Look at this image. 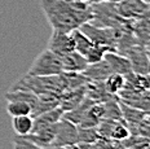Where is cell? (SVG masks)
Wrapping results in <instances>:
<instances>
[{
    "instance_id": "6da1fadb",
    "label": "cell",
    "mask_w": 150,
    "mask_h": 149,
    "mask_svg": "<svg viewBox=\"0 0 150 149\" xmlns=\"http://www.w3.org/2000/svg\"><path fill=\"white\" fill-rule=\"evenodd\" d=\"M43 13L53 30L71 33L93 17L89 3L73 0H42Z\"/></svg>"
},
{
    "instance_id": "7a4b0ae2",
    "label": "cell",
    "mask_w": 150,
    "mask_h": 149,
    "mask_svg": "<svg viewBox=\"0 0 150 149\" xmlns=\"http://www.w3.org/2000/svg\"><path fill=\"white\" fill-rule=\"evenodd\" d=\"M79 30L83 34H86L87 38H88L93 44L102 45V47H108L111 51L117 52V44L118 40H119L120 35L123 33L119 30L110 29V27H100L96 25L86 22L79 27Z\"/></svg>"
},
{
    "instance_id": "3957f363",
    "label": "cell",
    "mask_w": 150,
    "mask_h": 149,
    "mask_svg": "<svg viewBox=\"0 0 150 149\" xmlns=\"http://www.w3.org/2000/svg\"><path fill=\"white\" fill-rule=\"evenodd\" d=\"M64 73L62 71L61 58L54 55L52 51L45 48L38 57L34 60L30 66L27 75L31 77H52Z\"/></svg>"
},
{
    "instance_id": "277c9868",
    "label": "cell",
    "mask_w": 150,
    "mask_h": 149,
    "mask_svg": "<svg viewBox=\"0 0 150 149\" xmlns=\"http://www.w3.org/2000/svg\"><path fill=\"white\" fill-rule=\"evenodd\" d=\"M79 143L78 138V126L69 122L65 118H61L56 125V133L51 148H65L75 145Z\"/></svg>"
},
{
    "instance_id": "5b68a950",
    "label": "cell",
    "mask_w": 150,
    "mask_h": 149,
    "mask_svg": "<svg viewBox=\"0 0 150 149\" xmlns=\"http://www.w3.org/2000/svg\"><path fill=\"white\" fill-rule=\"evenodd\" d=\"M120 55L126 56L129 60L133 73L141 74V75H148L149 74V55L146 45H132V47L124 49Z\"/></svg>"
},
{
    "instance_id": "8992f818",
    "label": "cell",
    "mask_w": 150,
    "mask_h": 149,
    "mask_svg": "<svg viewBox=\"0 0 150 149\" xmlns=\"http://www.w3.org/2000/svg\"><path fill=\"white\" fill-rule=\"evenodd\" d=\"M101 139L110 141H123L129 138V131L124 121H102L96 127Z\"/></svg>"
},
{
    "instance_id": "52a82bcc",
    "label": "cell",
    "mask_w": 150,
    "mask_h": 149,
    "mask_svg": "<svg viewBox=\"0 0 150 149\" xmlns=\"http://www.w3.org/2000/svg\"><path fill=\"white\" fill-rule=\"evenodd\" d=\"M117 13L124 20H139L149 14V3L144 0H119L115 3Z\"/></svg>"
},
{
    "instance_id": "ba28073f",
    "label": "cell",
    "mask_w": 150,
    "mask_h": 149,
    "mask_svg": "<svg viewBox=\"0 0 150 149\" xmlns=\"http://www.w3.org/2000/svg\"><path fill=\"white\" fill-rule=\"evenodd\" d=\"M47 48H48L49 51H52L54 55H57L58 57L75 51L71 34L58 31V30H53L52 31L51 39H49Z\"/></svg>"
},
{
    "instance_id": "9c48e42d",
    "label": "cell",
    "mask_w": 150,
    "mask_h": 149,
    "mask_svg": "<svg viewBox=\"0 0 150 149\" xmlns=\"http://www.w3.org/2000/svg\"><path fill=\"white\" fill-rule=\"evenodd\" d=\"M84 86L79 87V88L66 91L60 96L58 108H60L64 113L65 111H70V110L75 109V108L86 99V88H84Z\"/></svg>"
},
{
    "instance_id": "30bf717a",
    "label": "cell",
    "mask_w": 150,
    "mask_h": 149,
    "mask_svg": "<svg viewBox=\"0 0 150 149\" xmlns=\"http://www.w3.org/2000/svg\"><path fill=\"white\" fill-rule=\"evenodd\" d=\"M104 58L108 62L111 73L120 74V75H127L129 73H133L129 60L126 56L118 53V52H108L104 56Z\"/></svg>"
},
{
    "instance_id": "8fae6325",
    "label": "cell",
    "mask_w": 150,
    "mask_h": 149,
    "mask_svg": "<svg viewBox=\"0 0 150 149\" xmlns=\"http://www.w3.org/2000/svg\"><path fill=\"white\" fill-rule=\"evenodd\" d=\"M60 58L62 64V71L65 73H83L86 67L88 66L87 60L76 51L61 56Z\"/></svg>"
},
{
    "instance_id": "7c38bea8",
    "label": "cell",
    "mask_w": 150,
    "mask_h": 149,
    "mask_svg": "<svg viewBox=\"0 0 150 149\" xmlns=\"http://www.w3.org/2000/svg\"><path fill=\"white\" fill-rule=\"evenodd\" d=\"M84 88H86V97L91 99V100H93L95 102H105V101H109V100L118 97V96L110 95L106 91L104 82H93V80H89V82L86 83Z\"/></svg>"
},
{
    "instance_id": "4fadbf2b",
    "label": "cell",
    "mask_w": 150,
    "mask_h": 149,
    "mask_svg": "<svg viewBox=\"0 0 150 149\" xmlns=\"http://www.w3.org/2000/svg\"><path fill=\"white\" fill-rule=\"evenodd\" d=\"M62 114H64V111L57 106L52 110H48V111H45V113H42V114H39V116L34 117V126H33L31 133L38 132V131H40V130L47 128V127H49V126L56 125L62 118Z\"/></svg>"
},
{
    "instance_id": "5bb4252c",
    "label": "cell",
    "mask_w": 150,
    "mask_h": 149,
    "mask_svg": "<svg viewBox=\"0 0 150 149\" xmlns=\"http://www.w3.org/2000/svg\"><path fill=\"white\" fill-rule=\"evenodd\" d=\"M82 74L88 80H93V82H104V80L112 73H111L110 67H109L108 62L105 61V58H102V60L98 61V62L88 64V66L86 67V70H84Z\"/></svg>"
},
{
    "instance_id": "9a60e30c",
    "label": "cell",
    "mask_w": 150,
    "mask_h": 149,
    "mask_svg": "<svg viewBox=\"0 0 150 149\" xmlns=\"http://www.w3.org/2000/svg\"><path fill=\"white\" fill-rule=\"evenodd\" d=\"M131 31L140 44L149 47V14L139 20H133L131 25Z\"/></svg>"
},
{
    "instance_id": "2e32d148",
    "label": "cell",
    "mask_w": 150,
    "mask_h": 149,
    "mask_svg": "<svg viewBox=\"0 0 150 149\" xmlns=\"http://www.w3.org/2000/svg\"><path fill=\"white\" fill-rule=\"evenodd\" d=\"M34 126V118L31 116H20L12 118V127L17 136H26L31 133Z\"/></svg>"
},
{
    "instance_id": "e0dca14e",
    "label": "cell",
    "mask_w": 150,
    "mask_h": 149,
    "mask_svg": "<svg viewBox=\"0 0 150 149\" xmlns=\"http://www.w3.org/2000/svg\"><path fill=\"white\" fill-rule=\"evenodd\" d=\"M71 34V38H73V42H74V49L80 53L84 57L87 55V52L92 48L93 43L87 38L86 34H83L79 29H75L70 33Z\"/></svg>"
},
{
    "instance_id": "ac0fdd59",
    "label": "cell",
    "mask_w": 150,
    "mask_h": 149,
    "mask_svg": "<svg viewBox=\"0 0 150 149\" xmlns=\"http://www.w3.org/2000/svg\"><path fill=\"white\" fill-rule=\"evenodd\" d=\"M104 83H105L106 91H108L109 94L114 95V96H118V94H119L122 89H123V87H124L126 78H124V75L112 73L104 80Z\"/></svg>"
},
{
    "instance_id": "d6986e66",
    "label": "cell",
    "mask_w": 150,
    "mask_h": 149,
    "mask_svg": "<svg viewBox=\"0 0 150 149\" xmlns=\"http://www.w3.org/2000/svg\"><path fill=\"white\" fill-rule=\"evenodd\" d=\"M7 111L12 118L20 116H31V106L23 101H8Z\"/></svg>"
},
{
    "instance_id": "ffe728a7",
    "label": "cell",
    "mask_w": 150,
    "mask_h": 149,
    "mask_svg": "<svg viewBox=\"0 0 150 149\" xmlns=\"http://www.w3.org/2000/svg\"><path fill=\"white\" fill-rule=\"evenodd\" d=\"M108 52H114V51H111V49L108 48V47H102V45L93 44L92 48H91L89 51L87 52V55L84 56V58L87 60L88 64H95V62L101 61Z\"/></svg>"
},
{
    "instance_id": "44dd1931",
    "label": "cell",
    "mask_w": 150,
    "mask_h": 149,
    "mask_svg": "<svg viewBox=\"0 0 150 149\" xmlns=\"http://www.w3.org/2000/svg\"><path fill=\"white\" fill-rule=\"evenodd\" d=\"M14 149H51V148L38 147L34 143L26 140V139L21 138V136H17V138L14 139Z\"/></svg>"
},
{
    "instance_id": "7402d4cb",
    "label": "cell",
    "mask_w": 150,
    "mask_h": 149,
    "mask_svg": "<svg viewBox=\"0 0 150 149\" xmlns=\"http://www.w3.org/2000/svg\"><path fill=\"white\" fill-rule=\"evenodd\" d=\"M119 0H89V4H95V3H118Z\"/></svg>"
},
{
    "instance_id": "603a6c76",
    "label": "cell",
    "mask_w": 150,
    "mask_h": 149,
    "mask_svg": "<svg viewBox=\"0 0 150 149\" xmlns=\"http://www.w3.org/2000/svg\"><path fill=\"white\" fill-rule=\"evenodd\" d=\"M73 1H82V3H89V0H73Z\"/></svg>"
},
{
    "instance_id": "cb8c5ba5",
    "label": "cell",
    "mask_w": 150,
    "mask_h": 149,
    "mask_svg": "<svg viewBox=\"0 0 150 149\" xmlns=\"http://www.w3.org/2000/svg\"><path fill=\"white\" fill-rule=\"evenodd\" d=\"M51 149H69V148L65 147V148H51Z\"/></svg>"
},
{
    "instance_id": "d4e9b609",
    "label": "cell",
    "mask_w": 150,
    "mask_h": 149,
    "mask_svg": "<svg viewBox=\"0 0 150 149\" xmlns=\"http://www.w3.org/2000/svg\"><path fill=\"white\" fill-rule=\"evenodd\" d=\"M144 1H146V3H149V0H144Z\"/></svg>"
}]
</instances>
